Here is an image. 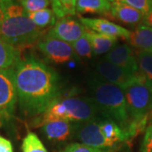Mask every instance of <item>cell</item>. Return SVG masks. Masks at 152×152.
<instances>
[{
	"instance_id": "4",
	"label": "cell",
	"mask_w": 152,
	"mask_h": 152,
	"mask_svg": "<svg viewBox=\"0 0 152 152\" xmlns=\"http://www.w3.org/2000/svg\"><path fill=\"white\" fill-rule=\"evenodd\" d=\"M91 92L92 101L102 115L117 123L129 135L131 119L124 91L108 82L94 80Z\"/></svg>"
},
{
	"instance_id": "23",
	"label": "cell",
	"mask_w": 152,
	"mask_h": 152,
	"mask_svg": "<svg viewBox=\"0 0 152 152\" xmlns=\"http://www.w3.org/2000/svg\"><path fill=\"white\" fill-rule=\"evenodd\" d=\"M21 149L22 152H48L42 142L33 132H29L24 138Z\"/></svg>"
},
{
	"instance_id": "13",
	"label": "cell",
	"mask_w": 152,
	"mask_h": 152,
	"mask_svg": "<svg viewBox=\"0 0 152 152\" xmlns=\"http://www.w3.org/2000/svg\"><path fill=\"white\" fill-rule=\"evenodd\" d=\"M106 60L133 74L139 73L138 58L129 45L123 44L114 48L107 54Z\"/></svg>"
},
{
	"instance_id": "21",
	"label": "cell",
	"mask_w": 152,
	"mask_h": 152,
	"mask_svg": "<svg viewBox=\"0 0 152 152\" xmlns=\"http://www.w3.org/2000/svg\"><path fill=\"white\" fill-rule=\"evenodd\" d=\"M28 16L31 19V20L41 29H45L48 26H53L56 23V15L53 10H50L48 8L44 9L42 10L27 13Z\"/></svg>"
},
{
	"instance_id": "11",
	"label": "cell",
	"mask_w": 152,
	"mask_h": 152,
	"mask_svg": "<svg viewBox=\"0 0 152 152\" xmlns=\"http://www.w3.org/2000/svg\"><path fill=\"white\" fill-rule=\"evenodd\" d=\"M80 20L85 27L96 32L110 37L129 40L131 31L120 26L113 22L102 18H85L80 17Z\"/></svg>"
},
{
	"instance_id": "24",
	"label": "cell",
	"mask_w": 152,
	"mask_h": 152,
	"mask_svg": "<svg viewBox=\"0 0 152 152\" xmlns=\"http://www.w3.org/2000/svg\"><path fill=\"white\" fill-rule=\"evenodd\" d=\"M76 55L82 57V58H91L92 56V48L90 43L89 39L87 38L86 35L84 34L81 37L78 39L74 43L71 44Z\"/></svg>"
},
{
	"instance_id": "19",
	"label": "cell",
	"mask_w": 152,
	"mask_h": 152,
	"mask_svg": "<svg viewBox=\"0 0 152 152\" xmlns=\"http://www.w3.org/2000/svg\"><path fill=\"white\" fill-rule=\"evenodd\" d=\"M111 10L108 0H77L76 12L80 14H99L107 15Z\"/></svg>"
},
{
	"instance_id": "12",
	"label": "cell",
	"mask_w": 152,
	"mask_h": 152,
	"mask_svg": "<svg viewBox=\"0 0 152 152\" xmlns=\"http://www.w3.org/2000/svg\"><path fill=\"white\" fill-rule=\"evenodd\" d=\"M106 16L126 25L137 26L143 24L145 18L141 12L119 0H115L111 3V10Z\"/></svg>"
},
{
	"instance_id": "20",
	"label": "cell",
	"mask_w": 152,
	"mask_h": 152,
	"mask_svg": "<svg viewBox=\"0 0 152 152\" xmlns=\"http://www.w3.org/2000/svg\"><path fill=\"white\" fill-rule=\"evenodd\" d=\"M137 58L139 73L152 91V53L139 52Z\"/></svg>"
},
{
	"instance_id": "9",
	"label": "cell",
	"mask_w": 152,
	"mask_h": 152,
	"mask_svg": "<svg viewBox=\"0 0 152 152\" xmlns=\"http://www.w3.org/2000/svg\"><path fill=\"white\" fill-rule=\"evenodd\" d=\"M96 70L106 81L118 86L123 91L134 81L139 76V73L133 74L110 63L107 60H102L98 63Z\"/></svg>"
},
{
	"instance_id": "17",
	"label": "cell",
	"mask_w": 152,
	"mask_h": 152,
	"mask_svg": "<svg viewBox=\"0 0 152 152\" xmlns=\"http://www.w3.org/2000/svg\"><path fill=\"white\" fill-rule=\"evenodd\" d=\"M129 42L140 52L152 53V28L145 23L139 25L131 32Z\"/></svg>"
},
{
	"instance_id": "32",
	"label": "cell",
	"mask_w": 152,
	"mask_h": 152,
	"mask_svg": "<svg viewBox=\"0 0 152 152\" xmlns=\"http://www.w3.org/2000/svg\"><path fill=\"white\" fill-rule=\"evenodd\" d=\"M4 0H0V5H1V4H2V2H3Z\"/></svg>"
},
{
	"instance_id": "31",
	"label": "cell",
	"mask_w": 152,
	"mask_h": 152,
	"mask_svg": "<svg viewBox=\"0 0 152 152\" xmlns=\"http://www.w3.org/2000/svg\"><path fill=\"white\" fill-rule=\"evenodd\" d=\"M109 2H111V3H112V2H113V1H115V0H108Z\"/></svg>"
},
{
	"instance_id": "1",
	"label": "cell",
	"mask_w": 152,
	"mask_h": 152,
	"mask_svg": "<svg viewBox=\"0 0 152 152\" xmlns=\"http://www.w3.org/2000/svg\"><path fill=\"white\" fill-rule=\"evenodd\" d=\"M14 75L19 106L27 116H39L59 97L58 75L33 56L21 58Z\"/></svg>"
},
{
	"instance_id": "15",
	"label": "cell",
	"mask_w": 152,
	"mask_h": 152,
	"mask_svg": "<svg viewBox=\"0 0 152 152\" xmlns=\"http://www.w3.org/2000/svg\"><path fill=\"white\" fill-rule=\"evenodd\" d=\"M85 34L90 41L94 54L100 55L108 53L118 43V38L96 32L86 27Z\"/></svg>"
},
{
	"instance_id": "3",
	"label": "cell",
	"mask_w": 152,
	"mask_h": 152,
	"mask_svg": "<svg viewBox=\"0 0 152 152\" xmlns=\"http://www.w3.org/2000/svg\"><path fill=\"white\" fill-rule=\"evenodd\" d=\"M98 112L96 105L91 99L58 97L38 116L34 124L39 127L51 121L61 120L80 124L96 118Z\"/></svg>"
},
{
	"instance_id": "26",
	"label": "cell",
	"mask_w": 152,
	"mask_h": 152,
	"mask_svg": "<svg viewBox=\"0 0 152 152\" xmlns=\"http://www.w3.org/2000/svg\"><path fill=\"white\" fill-rule=\"evenodd\" d=\"M114 148H96L84 144L75 143L66 147L62 152H113Z\"/></svg>"
},
{
	"instance_id": "7",
	"label": "cell",
	"mask_w": 152,
	"mask_h": 152,
	"mask_svg": "<svg viewBox=\"0 0 152 152\" xmlns=\"http://www.w3.org/2000/svg\"><path fill=\"white\" fill-rule=\"evenodd\" d=\"M37 48L49 60L56 64H64L77 57L71 44L48 34L38 41Z\"/></svg>"
},
{
	"instance_id": "16",
	"label": "cell",
	"mask_w": 152,
	"mask_h": 152,
	"mask_svg": "<svg viewBox=\"0 0 152 152\" xmlns=\"http://www.w3.org/2000/svg\"><path fill=\"white\" fill-rule=\"evenodd\" d=\"M21 58L20 48L7 42L0 36V70L14 69Z\"/></svg>"
},
{
	"instance_id": "5",
	"label": "cell",
	"mask_w": 152,
	"mask_h": 152,
	"mask_svg": "<svg viewBox=\"0 0 152 152\" xmlns=\"http://www.w3.org/2000/svg\"><path fill=\"white\" fill-rule=\"evenodd\" d=\"M124 92L131 119L129 129L131 138L140 134L146 126L152 111V91L139 73L138 78L125 88Z\"/></svg>"
},
{
	"instance_id": "29",
	"label": "cell",
	"mask_w": 152,
	"mask_h": 152,
	"mask_svg": "<svg viewBox=\"0 0 152 152\" xmlns=\"http://www.w3.org/2000/svg\"><path fill=\"white\" fill-rule=\"evenodd\" d=\"M0 152H14L11 142L0 135Z\"/></svg>"
},
{
	"instance_id": "33",
	"label": "cell",
	"mask_w": 152,
	"mask_h": 152,
	"mask_svg": "<svg viewBox=\"0 0 152 152\" xmlns=\"http://www.w3.org/2000/svg\"><path fill=\"white\" fill-rule=\"evenodd\" d=\"M0 126H1V118H0Z\"/></svg>"
},
{
	"instance_id": "18",
	"label": "cell",
	"mask_w": 152,
	"mask_h": 152,
	"mask_svg": "<svg viewBox=\"0 0 152 152\" xmlns=\"http://www.w3.org/2000/svg\"><path fill=\"white\" fill-rule=\"evenodd\" d=\"M100 129L103 136L113 146L128 140L130 137L119 125L108 118H100Z\"/></svg>"
},
{
	"instance_id": "10",
	"label": "cell",
	"mask_w": 152,
	"mask_h": 152,
	"mask_svg": "<svg viewBox=\"0 0 152 152\" xmlns=\"http://www.w3.org/2000/svg\"><path fill=\"white\" fill-rule=\"evenodd\" d=\"M85 31L86 27L82 25L81 22L77 21L69 16L59 19L49 30L48 35L72 44L81 37Z\"/></svg>"
},
{
	"instance_id": "35",
	"label": "cell",
	"mask_w": 152,
	"mask_h": 152,
	"mask_svg": "<svg viewBox=\"0 0 152 152\" xmlns=\"http://www.w3.org/2000/svg\"><path fill=\"white\" fill-rule=\"evenodd\" d=\"M151 28H152V27H151Z\"/></svg>"
},
{
	"instance_id": "22",
	"label": "cell",
	"mask_w": 152,
	"mask_h": 152,
	"mask_svg": "<svg viewBox=\"0 0 152 152\" xmlns=\"http://www.w3.org/2000/svg\"><path fill=\"white\" fill-rule=\"evenodd\" d=\"M52 10L58 19L75 15L77 0H50Z\"/></svg>"
},
{
	"instance_id": "28",
	"label": "cell",
	"mask_w": 152,
	"mask_h": 152,
	"mask_svg": "<svg viewBox=\"0 0 152 152\" xmlns=\"http://www.w3.org/2000/svg\"><path fill=\"white\" fill-rule=\"evenodd\" d=\"M140 152H152V125L147 127L140 147Z\"/></svg>"
},
{
	"instance_id": "8",
	"label": "cell",
	"mask_w": 152,
	"mask_h": 152,
	"mask_svg": "<svg viewBox=\"0 0 152 152\" xmlns=\"http://www.w3.org/2000/svg\"><path fill=\"white\" fill-rule=\"evenodd\" d=\"M100 118H95L89 122L75 124L76 138L86 145L96 148H114L105 138L100 129Z\"/></svg>"
},
{
	"instance_id": "34",
	"label": "cell",
	"mask_w": 152,
	"mask_h": 152,
	"mask_svg": "<svg viewBox=\"0 0 152 152\" xmlns=\"http://www.w3.org/2000/svg\"><path fill=\"white\" fill-rule=\"evenodd\" d=\"M15 1H16V2H19V1H20V0H15Z\"/></svg>"
},
{
	"instance_id": "2",
	"label": "cell",
	"mask_w": 152,
	"mask_h": 152,
	"mask_svg": "<svg viewBox=\"0 0 152 152\" xmlns=\"http://www.w3.org/2000/svg\"><path fill=\"white\" fill-rule=\"evenodd\" d=\"M46 32L37 27L15 0H4L0 5V36L17 48L31 46Z\"/></svg>"
},
{
	"instance_id": "6",
	"label": "cell",
	"mask_w": 152,
	"mask_h": 152,
	"mask_svg": "<svg viewBox=\"0 0 152 152\" xmlns=\"http://www.w3.org/2000/svg\"><path fill=\"white\" fill-rule=\"evenodd\" d=\"M18 102L14 69L0 70V118H9Z\"/></svg>"
},
{
	"instance_id": "30",
	"label": "cell",
	"mask_w": 152,
	"mask_h": 152,
	"mask_svg": "<svg viewBox=\"0 0 152 152\" xmlns=\"http://www.w3.org/2000/svg\"><path fill=\"white\" fill-rule=\"evenodd\" d=\"M144 23H145V25H147V26L152 27V11L151 13H149L146 16H145V22H144Z\"/></svg>"
},
{
	"instance_id": "27",
	"label": "cell",
	"mask_w": 152,
	"mask_h": 152,
	"mask_svg": "<svg viewBox=\"0 0 152 152\" xmlns=\"http://www.w3.org/2000/svg\"><path fill=\"white\" fill-rule=\"evenodd\" d=\"M141 12L146 16L152 11V0H119Z\"/></svg>"
},
{
	"instance_id": "25",
	"label": "cell",
	"mask_w": 152,
	"mask_h": 152,
	"mask_svg": "<svg viewBox=\"0 0 152 152\" xmlns=\"http://www.w3.org/2000/svg\"><path fill=\"white\" fill-rule=\"evenodd\" d=\"M27 13H32L47 9L51 2L50 0H20L18 2Z\"/></svg>"
},
{
	"instance_id": "14",
	"label": "cell",
	"mask_w": 152,
	"mask_h": 152,
	"mask_svg": "<svg viewBox=\"0 0 152 152\" xmlns=\"http://www.w3.org/2000/svg\"><path fill=\"white\" fill-rule=\"evenodd\" d=\"M75 129V125L72 123L56 120L42 125V132L50 140L64 141L67 140Z\"/></svg>"
}]
</instances>
